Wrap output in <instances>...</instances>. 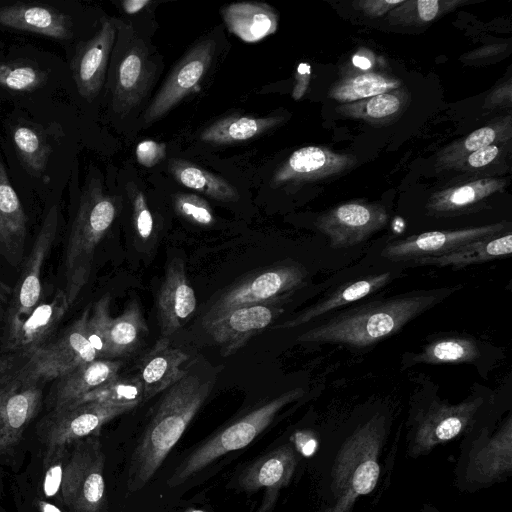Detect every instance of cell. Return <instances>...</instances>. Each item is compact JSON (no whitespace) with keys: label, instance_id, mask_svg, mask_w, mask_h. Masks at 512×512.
<instances>
[{"label":"cell","instance_id":"cell-1","mask_svg":"<svg viewBox=\"0 0 512 512\" xmlns=\"http://www.w3.org/2000/svg\"><path fill=\"white\" fill-rule=\"evenodd\" d=\"M462 286L393 297L340 313L307 330L299 342L370 346L396 332Z\"/></svg>","mask_w":512,"mask_h":512},{"label":"cell","instance_id":"cell-2","mask_svg":"<svg viewBox=\"0 0 512 512\" xmlns=\"http://www.w3.org/2000/svg\"><path fill=\"white\" fill-rule=\"evenodd\" d=\"M213 389V381L188 374L166 389L137 445L128 471V490L142 489L158 470Z\"/></svg>","mask_w":512,"mask_h":512},{"label":"cell","instance_id":"cell-3","mask_svg":"<svg viewBox=\"0 0 512 512\" xmlns=\"http://www.w3.org/2000/svg\"><path fill=\"white\" fill-rule=\"evenodd\" d=\"M112 197L106 195L98 179H91L82 193L68 239L64 292L71 306L86 285L97 245L116 217Z\"/></svg>","mask_w":512,"mask_h":512},{"label":"cell","instance_id":"cell-4","mask_svg":"<svg viewBox=\"0 0 512 512\" xmlns=\"http://www.w3.org/2000/svg\"><path fill=\"white\" fill-rule=\"evenodd\" d=\"M303 394L300 388L284 392L214 434L178 466L168 481L169 486L183 483L220 456L246 447L268 427L284 406Z\"/></svg>","mask_w":512,"mask_h":512},{"label":"cell","instance_id":"cell-5","mask_svg":"<svg viewBox=\"0 0 512 512\" xmlns=\"http://www.w3.org/2000/svg\"><path fill=\"white\" fill-rule=\"evenodd\" d=\"M380 431V420L374 417L346 441L335 470L337 500L326 512H348L357 497L373 490L380 473Z\"/></svg>","mask_w":512,"mask_h":512},{"label":"cell","instance_id":"cell-6","mask_svg":"<svg viewBox=\"0 0 512 512\" xmlns=\"http://www.w3.org/2000/svg\"><path fill=\"white\" fill-rule=\"evenodd\" d=\"M89 313L87 308L54 342L27 354L28 361L16 376L26 383L39 384L59 379L98 359L86 337Z\"/></svg>","mask_w":512,"mask_h":512},{"label":"cell","instance_id":"cell-7","mask_svg":"<svg viewBox=\"0 0 512 512\" xmlns=\"http://www.w3.org/2000/svg\"><path fill=\"white\" fill-rule=\"evenodd\" d=\"M104 454L97 435L74 442L67 459L61 494L63 502L74 512H103L105 482Z\"/></svg>","mask_w":512,"mask_h":512},{"label":"cell","instance_id":"cell-8","mask_svg":"<svg viewBox=\"0 0 512 512\" xmlns=\"http://www.w3.org/2000/svg\"><path fill=\"white\" fill-rule=\"evenodd\" d=\"M305 278V270L298 265L262 270L225 291L209 308L203 321L232 308L275 303L299 288Z\"/></svg>","mask_w":512,"mask_h":512},{"label":"cell","instance_id":"cell-9","mask_svg":"<svg viewBox=\"0 0 512 512\" xmlns=\"http://www.w3.org/2000/svg\"><path fill=\"white\" fill-rule=\"evenodd\" d=\"M131 409L101 402H84L52 411L41 425L46 448L68 446L97 435L104 424Z\"/></svg>","mask_w":512,"mask_h":512},{"label":"cell","instance_id":"cell-10","mask_svg":"<svg viewBox=\"0 0 512 512\" xmlns=\"http://www.w3.org/2000/svg\"><path fill=\"white\" fill-rule=\"evenodd\" d=\"M388 221L386 209L374 203L352 201L320 215L315 225L335 249L354 246L382 229Z\"/></svg>","mask_w":512,"mask_h":512},{"label":"cell","instance_id":"cell-11","mask_svg":"<svg viewBox=\"0 0 512 512\" xmlns=\"http://www.w3.org/2000/svg\"><path fill=\"white\" fill-rule=\"evenodd\" d=\"M215 47L213 39L203 40L181 59L147 107L145 123L158 120L196 89L211 64Z\"/></svg>","mask_w":512,"mask_h":512},{"label":"cell","instance_id":"cell-12","mask_svg":"<svg viewBox=\"0 0 512 512\" xmlns=\"http://www.w3.org/2000/svg\"><path fill=\"white\" fill-rule=\"evenodd\" d=\"M506 223L500 222L459 230L429 231L389 243L381 256L393 261H412L440 256L469 242L500 234Z\"/></svg>","mask_w":512,"mask_h":512},{"label":"cell","instance_id":"cell-13","mask_svg":"<svg viewBox=\"0 0 512 512\" xmlns=\"http://www.w3.org/2000/svg\"><path fill=\"white\" fill-rule=\"evenodd\" d=\"M281 312L275 303L240 306L203 321V326L222 347L223 355L229 356L269 326Z\"/></svg>","mask_w":512,"mask_h":512},{"label":"cell","instance_id":"cell-14","mask_svg":"<svg viewBox=\"0 0 512 512\" xmlns=\"http://www.w3.org/2000/svg\"><path fill=\"white\" fill-rule=\"evenodd\" d=\"M58 219V206L53 205L44 218L24 266L18 283L9 326L22 321L39 303L42 293L41 270L55 240Z\"/></svg>","mask_w":512,"mask_h":512},{"label":"cell","instance_id":"cell-15","mask_svg":"<svg viewBox=\"0 0 512 512\" xmlns=\"http://www.w3.org/2000/svg\"><path fill=\"white\" fill-rule=\"evenodd\" d=\"M41 401L39 384L26 383L16 376L0 386V452L8 451L20 441Z\"/></svg>","mask_w":512,"mask_h":512},{"label":"cell","instance_id":"cell-16","mask_svg":"<svg viewBox=\"0 0 512 512\" xmlns=\"http://www.w3.org/2000/svg\"><path fill=\"white\" fill-rule=\"evenodd\" d=\"M356 158L324 147L306 146L295 150L277 169L272 178L275 186L315 181L352 168Z\"/></svg>","mask_w":512,"mask_h":512},{"label":"cell","instance_id":"cell-17","mask_svg":"<svg viewBox=\"0 0 512 512\" xmlns=\"http://www.w3.org/2000/svg\"><path fill=\"white\" fill-rule=\"evenodd\" d=\"M482 402L476 398L457 405H431L417 424L413 451L421 453L456 437L472 422Z\"/></svg>","mask_w":512,"mask_h":512},{"label":"cell","instance_id":"cell-18","mask_svg":"<svg viewBox=\"0 0 512 512\" xmlns=\"http://www.w3.org/2000/svg\"><path fill=\"white\" fill-rule=\"evenodd\" d=\"M114 38V24L106 20L90 40L76 49L71 62L72 75L78 93L87 100H92L103 85Z\"/></svg>","mask_w":512,"mask_h":512},{"label":"cell","instance_id":"cell-19","mask_svg":"<svg viewBox=\"0 0 512 512\" xmlns=\"http://www.w3.org/2000/svg\"><path fill=\"white\" fill-rule=\"evenodd\" d=\"M197 306L182 259L174 258L167 266L159 290L157 311L163 337L179 330L192 316Z\"/></svg>","mask_w":512,"mask_h":512},{"label":"cell","instance_id":"cell-20","mask_svg":"<svg viewBox=\"0 0 512 512\" xmlns=\"http://www.w3.org/2000/svg\"><path fill=\"white\" fill-rule=\"evenodd\" d=\"M69 307L64 290H57L50 301L38 303L22 321L9 326L7 348L27 355L42 346Z\"/></svg>","mask_w":512,"mask_h":512},{"label":"cell","instance_id":"cell-21","mask_svg":"<svg viewBox=\"0 0 512 512\" xmlns=\"http://www.w3.org/2000/svg\"><path fill=\"white\" fill-rule=\"evenodd\" d=\"M181 349L170 346L166 337L154 345L140 364L139 378L143 386V400H148L183 378L187 371L181 367L188 359Z\"/></svg>","mask_w":512,"mask_h":512},{"label":"cell","instance_id":"cell-22","mask_svg":"<svg viewBox=\"0 0 512 512\" xmlns=\"http://www.w3.org/2000/svg\"><path fill=\"white\" fill-rule=\"evenodd\" d=\"M296 466V457L291 446L283 445L256 460L239 477L244 490L256 491L265 488L264 506L270 505V498L291 479Z\"/></svg>","mask_w":512,"mask_h":512},{"label":"cell","instance_id":"cell-23","mask_svg":"<svg viewBox=\"0 0 512 512\" xmlns=\"http://www.w3.org/2000/svg\"><path fill=\"white\" fill-rule=\"evenodd\" d=\"M121 362L96 359L59 378L52 395V411L60 410L118 377Z\"/></svg>","mask_w":512,"mask_h":512},{"label":"cell","instance_id":"cell-24","mask_svg":"<svg viewBox=\"0 0 512 512\" xmlns=\"http://www.w3.org/2000/svg\"><path fill=\"white\" fill-rule=\"evenodd\" d=\"M0 24L59 40L72 36L71 22L67 15L43 5L21 3L2 7Z\"/></svg>","mask_w":512,"mask_h":512},{"label":"cell","instance_id":"cell-25","mask_svg":"<svg viewBox=\"0 0 512 512\" xmlns=\"http://www.w3.org/2000/svg\"><path fill=\"white\" fill-rule=\"evenodd\" d=\"M152 77L151 63L140 44L133 45L122 58L113 91V108L126 114L146 93Z\"/></svg>","mask_w":512,"mask_h":512},{"label":"cell","instance_id":"cell-26","mask_svg":"<svg viewBox=\"0 0 512 512\" xmlns=\"http://www.w3.org/2000/svg\"><path fill=\"white\" fill-rule=\"evenodd\" d=\"M230 32L245 42H257L277 30L278 15L269 5L244 1L232 3L221 10Z\"/></svg>","mask_w":512,"mask_h":512},{"label":"cell","instance_id":"cell-27","mask_svg":"<svg viewBox=\"0 0 512 512\" xmlns=\"http://www.w3.org/2000/svg\"><path fill=\"white\" fill-rule=\"evenodd\" d=\"M27 218L0 159V249L19 261L26 237Z\"/></svg>","mask_w":512,"mask_h":512},{"label":"cell","instance_id":"cell-28","mask_svg":"<svg viewBox=\"0 0 512 512\" xmlns=\"http://www.w3.org/2000/svg\"><path fill=\"white\" fill-rule=\"evenodd\" d=\"M506 181L502 178H483L435 192L426 208L434 215H452L465 211L489 196L502 191Z\"/></svg>","mask_w":512,"mask_h":512},{"label":"cell","instance_id":"cell-29","mask_svg":"<svg viewBox=\"0 0 512 512\" xmlns=\"http://www.w3.org/2000/svg\"><path fill=\"white\" fill-rule=\"evenodd\" d=\"M511 252L512 234L507 233L469 242L440 256L422 257L412 261L417 265H434L460 269L468 265L507 256Z\"/></svg>","mask_w":512,"mask_h":512},{"label":"cell","instance_id":"cell-30","mask_svg":"<svg viewBox=\"0 0 512 512\" xmlns=\"http://www.w3.org/2000/svg\"><path fill=\"white\" fill-rule=\"evenodd\" d=\"M390 279L391 273L385 272L351 282L339 288L326 299L285 321L278 328H294L306 324L334 309L366 297L385 286Z\"/></svg>","mask_w":512,"mask_h":512},{"label":"cell","instance_id":"cell-31","mask_svg":"<svg viewBox=\"0 0 512 512\" xmlns=\"http://www.w3.org/2000/svg\"><path fill=\"white\" fill-rule=\"evenodd\" d=\"M282 120V117L230 116L205 128L200 133V139L213 144L245 141L272 129Z\"/></svg>","mask_w":512,"mask_h":512},{"label":"cell","instance_id":"cell-32","mask_svg":"<svg viewBox=\"0 0 512 512\" xmlns=\"http://www.w3.org/2000/svg\"><path fill=\"white\" fill-rule=\"evenodd\" d=\"M173 177L182 185L223 202H235L239 193L222 177L183 159H171L168 164Z\"/></svg>","mask_w":512,"mask_h":512},{"label":"cell","instance_id":"cell-33","mask_svg":"<svg viewBox=\"0 0 512 512\" xmlns=\"http://www.w3.org/2000/svg\"><path fill=\"white\" fill-rule=\"evenodd\" d=\"M400 85L396 78L366 72L341 79L332 86L328 96L346 104L391 92Z\"/></svg>","mask_w":512,"mask_h":512},{"label":"cell","instance_id":"cell-34","mask_svg":"<svg viewBox=\"0 0 512 512\" xmlns=\"http://www.w3.org/2000/svg\"><path fill=\"white\" fill-rule=\"evenodd\" d=\"M147 331L141 308L131 301L116 318H112L108 337V358L119 357L131 352Z\"/></svg>","mask_w":512,"mask_h":512},{"label":"cell","instance_id":"cell-35","mask_svg":"<svg viewBox=\"0 0 512 512\" xmlns=\"http://www.w3.org/2000/svg\"><path fill=\"white\" fill-rule=\"evenodd\" d=\"M478 357L479 349L474 340L454 337L429 343L411 359L413 363L460 364L475 361Z\"/></svg>","mask_w":512,"mask_h":512},{"label":"cell","instance_id":"cell-36","mask_svg":"<svg viewBox=\"0 0 512 512\" xmlns=\"http://www.w3.org/2000/svg\"><path fill=\"white\" fill-rule=\"evenodd\" d=\"M403 106L400 93H382L367 99L342 104L337 112L347 117L372 123H384L399 114Z\"/></svg>","mask_w":512,"mask_h":512},{"label":"cell","instance_id":"cell-37","mask_svg":"<svg viewBox=\"0 0 512 512\" xmlns=\"http://www.w3.org/2000/svg\"><path fill=\"white\" fill-rule=\"evenodd\" d=\"M511 135L510 117L500 122H493L489 125L478 128L470 133L465 139L460 140L447 147L441 154V161L445 163H454L462 160L467 155L489 146L496 144L497 141H503Z\"/></svg>","mask_w":512,"mask_h":512},{"label":"cell","instance_id":"cell-38","mask_svg":"<svg viewBox=\"0 0 512 512\" xmlns=\"http://www.w3.org/2000/svg\"><path fill=\"white\" fill-rule=\"evenodd\" d=\"M142 400L143 386L139 376L137 375L125 378L117 377L104 386L84 395L68 406L95 401L133 409Z\"/></svg>","mask_w":512,"mask_h":512},{"label":"cell","instance_id":"cell-39","mask_svg":"<svg viewBox=\"0 0 512 512\" xmlns=\"http://www.w3.org/2000/svg\"><path fill=\"white\" fill-rule=\"evenodd\" d=\"M12 139L25 168L33 175L41 174L51 153L45 138L33 127L18 125L13 129Z\"/></svg>","mask_w":512,"mask_h":512},{"label":"cell","instance_id":"cell-40","mask_svg":"<svg viewBox=\"0 0 512 512\" xmlns=\"http://www.w3.org/2000/svg\"><path fill=\"white\" fill-rule=\"evenodd\" d=\"M461 1L417 0L404 1L393 9L389 19L393 23L424 24L461 4Z\"/></svg>","mask_w":512,"mask_h":512},{"label":"cell","instance_id":"cell-41","mask_svg":"<svg viewBox=\"0 0 512 512\" xmlns=\"http://www.w3.org/2000/svg\"><path fill=\"white\" fill-rule=\"evenodd\" d=\"M109 307L110 297H101L93 305L86 322V337L98 359H108V337L112 320Z\"/></svg>","mask_w":512,"mask_h":512},{"label":"cell","instance_id":"cell-42","mask_svg":"<svg viewBox=\"0 0 512 512\" xmlns=\"http://www.w3.org/2000/svg\"><path fill=\"white\" fill-rule=\"evenodd\" d=\"M38 68L18 62H0V86L15 91H31L45 80Z\"/></svg>","mask_w":512,"mask_h":512},{"label":"cell","instance_id":"cell-43","mask_svg":"<svg viewBox=\"0 0 512 512\" xmlns=\"http://www.w3.org/2000/svg\"><path fill=\"white\" fill-rule=\"evenodd\" d=\"M511 442V419L500 429L498 434L478 453L475 463L481 472L496 474V462L504 470V444Z\"/></svg>","mask_w":512,"mask_h":512},{"label":"cell","instance_id":"cell-44","mask_svg":"<svg viewBox=\"0 0 512 512\" xmlns=\"http://www.w3.org/2000/svg\"><path fill=\"white\" fill-rule=\"evenodd\" d=\"M68 446H56L47 448L44 459L43 493L46 497L57 495L62 486L65 456Z\"/></svg>","mask_w":512,"mask_h":512},{"label":"cell","instance_id":"cell-45","mask_svg":"<svg viewBox=\"0 0 512 512\" xmlns=\"http://www.w3.org/2000/svg\"><path fill=\"white\" fill-rule=\"evenodd\" d=\"M176 211L186 219L204 226L214 223V215L210 205L194 194H177L174 198Z\"/></svg>","mask_w":512,"mask_h":512},{"label":"cell","instance_id":"cell-46","mask_svg":"<svg viewBox=\"0 0 512 512\" xmlns=\"http://www.w3.org/2000/svg\"><path fill=\"white\" fill-rule=\"evenodd\" d=\"M129 195L133 208V223L136 233L141 239L147 240L153 233L154 223L145 196L136 188L129 192Z\"/></svg>","mask_w":512,"mask_h":512},{"label":"cell","instance_id":"cell-47","mask_svg":"<svg viewBox=\"0 0 512 512\" xmlns=\"http://www.w3.org/2000/svg\"><path fill=\"white\" fill-rule=\"evenodd\" d=\"M166 155V145L153 140L140 142L136 147L137 161L145 166L152 167L159 163Z\"/></svg>","mask_w":512,"mask_h":512},{"label":"cell","instance_id":"cell-48","mask_svg":"<svg viewBox=\"0 0 512 512\" xmlns=\"http://www.w3.org/2000/svg\"><path fill=\"white\" fill-rule=\"evenodd\" d=\"M404 1L405 0H365L357 1L354 5L369 17H379L392 11L404 3Z\"/></svg>","mask_w":512,"mask_h":512},{"label":"cell","instance_id":"cell-49","mask_svg":"<svg viewBox=\"0 0 512 512\" xmlns=\"http://www.w3.org/2000/svg\"><path fill=\"white\" fill-rule=\"evenodd\" d=\"M499 153L500 148L496 144H491L467 155L465 162L470 168H483L493 162Z\"/></svg>","mask_w":512,"mask_h":512},{"label":"cell","instance_id":"cell-50","mask_svg":"<svg viewBox=\"0 0 512 512\" xmlns=\"http://www.w3.org/2000/svg\"><path fill=\"white\" fill-rule=\"evenodd\" d=\"M310 74V65L307 63H300L296 74L297 83L293 91L294 99L301 98L305 93L309 83Z\"/></svg>","mask_w":512,"mask_h":512},{"label":"cell","instance_id":"cell-51","mask_svg":"<svg viewBox=\"0 0 512 512\" xmlns=\"http://www.w3.org/2000/svg\"><path fill=\"white\" fill-rule=\"evenodd\" d=\"M295 443L297 449L305 456L312 455L317 447L316 440L305 433H298Z\"/></svg>","mask_w":512,"mask_h":512},{"label":"cell","instance_id":"cell-52","mask_svg":"<svg viewBox=\"0 0 512 512\" xmlns=\"http://www.w3.org/2000/svg\"><path fill=\"white\" fill-rule=\"evenodd\" d=\"M149 3V0H126L122 2V7L126 13L135 14Z\"/></svg>","mask_w":512,"mask_h":512},{"label":"cell","instance_id":"cell-53","mask_svg":"<svg viewBox=\"0 0 512 512\" xmlns=\"http://www.w3.org/2000/svg\"><path fill=\"white\" fill-rule=\"evenodd\" d=\"M352 64L364 71L369 70L373 66L372 59L360 51L353 55Z\"/></svg>","mask_w":512,"mask_h":512},{"label":"cell","instance_id":"cell-54","mask_svg":"<svg viewBox=\"0 0 512 512\" xmlns=\"http://www.w3.org/2000/svg\"><path fill=\"white\" fill-rule=\"evenodd\" d=\"M37 506L40 512H62L57 506L44 500H39Z\"/></svg>","mask_w":512,"mask_h":512},{"label":"cell","instance_id":"cell-55","mask_svg":"<svg viewBox=\"0 0 512 512\" xmlns=\"http://www.w3.org/2000/svg\"><path fill=\"white\" fill-rule=\"evenodd\" d=\"M11 364L12 362L9 359H4L0 357V373L9 370Z\"/></svg>","mask_w":512,"mask_h":512},{"label":"cell","instance_id":"cell-56","mask_svg":"<svg viewBox=\"0 0 512 512\" xmlns=\"http://www.w3.org/2000/svg\"><path fill=\"white\" fill-rule=\"evenodd\" d=\"M3 301H4V297H3V294H2V292L0 290V318L2 316Z\"/></svg>","mask_w":512,"mask_h":512},{"label":"cell","instance_id":"cell-57","mask_svg":"<svg viewBox=\"0 0 512 512\" xmlns=\"http://www.w3.org/2000/svg\"><path fill=\"white\" fill-rule=\"evenodd\" d=\"M422 512H437V511L434 510V508H431L429 506H425L424 509L422 510Z\"/></svg>","mask_w":512,"mask_h":512},{"label":"cell","instance_id":"cell-58","mask_svg":"<svg viewBox=\"0 0 512 512\" xmlns=\"http://www.w3.org/2000/svg\"><path fill=\"white\" fill-rule=\"evenodd\" d=\"M186 512H206V511L201 510V509H190V510H188Z\"/></svg>","mask_w":512,"mask_h":512}]
</instances>
